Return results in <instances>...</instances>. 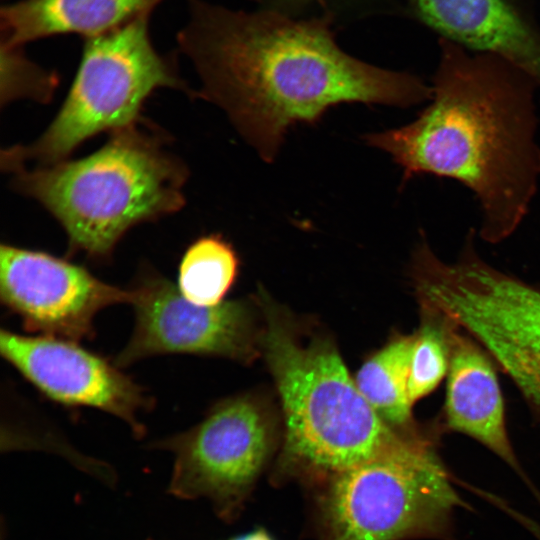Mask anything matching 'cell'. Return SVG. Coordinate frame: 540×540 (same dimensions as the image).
I'll return each mask as SVG.
<instances>
[{"label": "cell", "instance_id": "15", "mask_svg": "<svg viewBox=\"0 0 540 540\" xmlns=\"http://www.w3.org/2000/svg\"><path fill=\"white\" fill-rule=\"evenodd\" d=\"M414 335H394L357 371L354 381L376 414L392 429L410 433L420 426L412 416L408 378Z\"/></svg>", "mask_w": 540, "mask_h": 540}, {"label": "cell", "instance_id": "7", "mask_svg": "<svg viewBox=\"0 0 540 540\" xmlns=\"http://www.w3.org/2000/svg\"><path fill=\"white\" fill-rule=\"evenodd\" d=\"M149 16L85 38L75 78L55 118L32 143L3 149V169L12 173L29 162L45 166L66 160L92 136L138 121L156 89H184L173 62L152 43Z\"/></svg>", "mask_w": 540, "mask_h": 540}, {"label": "cell", "instance_id": "9", "mask_svg": "<svg viewBox=\"0 0 540 540\" xmlns=\"http://www.w3.org/2000/svg\"><path fill=\"white\" fill-rule=\"evenodd\" d=\"M135 312L133 333L115 357L127 367L166 354L219 356L251 362L260 354L261 327L241 300L200 306L185 299L176 285L143 266L130 288Z\"/></svg>", "mask_w": 540, "mask_h": 540}, {"label": "cell", "instance_id": "5", "mask_svg": "<svg viewBox=\"0 0 540 540\" xmlns=\"http://www.w3.org/2000/svg\"><path fill=\"white\" fill-rule=\"evenodd\" d=\"M437 422L311 487L318 540H454L465 503L438 453Z\"/></svg>", "mask_w": 540, "mask_h": 540}, {"label": "cell", "instance_id": "4", "mask_svg": "<svg viewBox=\"0 0 540 540\" xmlns=\"http://www.w3.org/2000/svg\"><path fill=\"white\" fill-rule=\"evenodd\" d=\"M13 187L61 224L70 251L106 260L133 226L180 210L187 170L163 138L138 121L112 131L77 160L20 168Z\"/></svg>", "mask_w": 540, "mask_h": 540}, {"label": "cell", "instance_id": "17", "mask_svg": "<svg viewBox=\"0 0 540 540\" xmlns=\"http://www.w3.org/2000/svg\"><path fill=\"white\" fill-rule=\"evenodd\" d=\"M422 323L414 333L411 352L408 393L414 405L433 392L449 367V350L444 320L421 312Z\"/></svg>", "mask_w": 540, "mask_h": 540}, {"label": "cell", "instance_id": "13", "mask_svg": "<svg viewBox=\"0 0 540 540\" xmlns=\"http://www.w3.org/2000/svg\"><path fill=\"white\" fill-rule=\"evenodd\" d=\"M397 1L442 38L505 59L540 88V35L508 0Z\"/></svg>", "mask_w": 540, "mask_h": 540}, {"label": "cell", "instance_id": "12", "mask_svg": "<svg viewBox=\"0 0 540 540\" xmlns=\"http://www.w3.org/2000/svg\"><path fill=\"white\" fill-rule=\"evenodd\" d=\"M442 319L446 328L449 367L445 403L437 420L441 432H457L476 440L513 468L535 491L509 439L494 361L464 330Z\"/></svg>", "mask_w": 540, "mask_h": 540}, {"label": "cell", "instance_id": "16", "mask_svg": "<svg viewBox=\"0 0 540 540\" xmlns=\"http://www.w3.org/2000/svg\"><path fill=\"white\" fill-rule=\"evenodd\" d=\"M239 264L235 249L223 236H202L185 250L176 286L185 299L196 305H218L233 286Z\"/></svg>", "mask_w": 540, "mask_h": 540}, {"label": "cell", "instance_id": "10", "mask_svg": "<svg viewBox=\"0 0 540 540\" xmlns=\"http://www.w3.org/2000/svg\"><path fill=\"white\" fill-rule=\"evenodd\" d=\"M0 296L26 330L78 342L93 336L100 311L130 304L132 292L49 253L2 244Z\"/></svg>", "mask_w": 540, "mask_h": 540}, {"label": "cell", "instance_id": "18", "mask_svg": "<svg viewBox=\"0 0 540 540\" xmlns=\"http://www.w3.org/2000/svg\"><path fill=\"white\" fill-rule=\"evenodd\" d=\"M21 48L1 44L2 104L21 97L47 101L57 86V76L29 60Z\"/></svg>", "mask_w": 540, "mask_h": 540}, {"label": "cell", "instance_id": "19", "mask_svg": "<svg viewBox=\"0 0 540 540\" xmlns=\"http://www.w3.org/2000/svg\"><path fill=\"white\" fill-rule=\"evenodd\" d=\"M381 0H259V8L289 17L331 16L335 22L376 12Z\"/></svg>", "mask_w": 540, "mask_h": 540}, {"label": "cell", "instance_id": "1", "mask_svg": "<svg viewBox=\"0 0 540 540\" xmlns=\"http://www.w3.org/2000/svg\"><path fill=\"white\" fill-rule=\"evenodd\" d=\"M177 34L201 81L198 95L222 108L266 162L288 130L315 124L342 103L407 108L428 102L431 85L407 72L368 64L337 43L331 16L289 17L188 0Z\"/></svg>", "mask_w": 540, "mask_h": 540}, {"label": "cell", "instance_id": "2", "mask_svg": "<svg viewBox=\"0 0 540 540\" xmlns=\"http://www.w3.org/2000/svg\"><path fill=\"white\" fill-rule=\"evenodd\" d=\"M426 107L410 123L363 136L402 169L455 180L480 208V236L498 243L527 216L540 182L535 95L526 72L441 38Z\"/></svg>", "mask_w": 540, "mask_h": 540}, {"label": "cell", "instance_id": "8", "mask_svg": "<svg viewBox=\"0 0 540 540\" xmlns=\"http://www.w3.org/2000/svg\"><path fill=\"white\" fill-rule=\"evenodd\" d=\"M174 456L169 493L204 498L217 515H239L277 447L275 424L255 399L224 400L195 426L153 443Z\"/></svg>", "mask_w": 540, "mask_h": 540}, {"label": "cell", "instance_id": "14", "mask_svg": "<svg viewBox=\"0 0 540 540\" xmlns=\"http://www.w3.org/2000/svg\"><path fill=\"white\" fill-rule=\"evenodd\" d=\"M163 0H16L0 12L1 44H24L53 36L89 38L140 16Z\"/></svg>", "mask_w": 540, "mask_h": 540}, {"label": "cell", "instance_id": "20", "mask_svg": "<svg viewBox=\"0 0 540 540\" xmlns=\"http://www.w3.org/2000/svg\"><path fill=\"white\" fill-rule=\"evenodd\" d=\"M231 540H274L264 529H255Z\"/></svg>", "mask_w": 540, "mask_h": 540}, {"label": "cell", "instance_id": "6", "mask_svg": "<svg viewBox=\"0 0 540 540\" xmlns=\"http://www.w3.org/2000/svg\"><path fill=\"white\" fill-rule=\"evenodd\" d=\"M474 238L471 230L453 263L421 238L411 263L420 310L453 322L477 341L540 420V289L484 261Z\"/></svg>", "mask_w": 540, "mask_h": 540}, {"label": "cell", "instance_id": "3", "mask_svg": "<svg viewBox=\"0 0 540 540\" xmlns=\"http://www.w3.org/2000/svg\"><path fill=\"white\" fill-rule=\"evenodd\" d=\"M259 346L274 378L284 432L271 481L313 487L380 456L417 432L389 427L358 390L332 340L304 339L286 311L260 293Z\"/></svg>", "mask_w": 540, "mask_h": 540}, {"label": "cell", "instance_id": "11", "mask_svg": "<svg viewBox=\"0 0 540 540\" xmlns=\"http://www.w3.org/2000/svg\"><path fill=\"white\" fill-rule=\"evenodd\" d=\"M0 352L48 399L64 406L101 410L123 420L134 435H144L139 415L151 410L153 399L105 357L75 341L5 329L0 333Z\"/></svg>", "mask_w": 540, "mask_h": 540}]
</instances>
